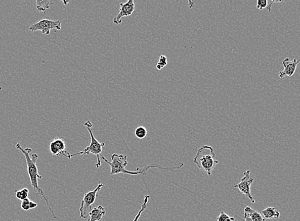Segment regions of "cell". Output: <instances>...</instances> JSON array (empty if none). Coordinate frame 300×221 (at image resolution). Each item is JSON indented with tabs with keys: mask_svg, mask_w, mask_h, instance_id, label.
<instances>
[{
	"mask_svg": "<svg viewBox=\"0 0 300 221\" xmlns=\"http://www.w3.org/2000/svg\"><path fill=\"white\" fill-rule=\"evenodd\" d=\"M16 148L17 149L20 150L24 155V157H25L27 167H28V173L29 177H30L31 186H32L34 191L35 192L36 195H40L41 197L45 199L46 205H47L49 210L52 213L53 217L57 218V217L54 214L53 211L51 209L48 199L46 197L42 189L38 186V179H42V177L40 175H39L37 166H36V161H37L38 158V154H32L31 155L32 149L29 147L24 149L19 143L16 144Z\"/></svg>",
	"mask_w": 300,
	"mask_h": 221,
	"instance_id": "cell-1",
	"label": "cell"
},
{
	"mask_svg": "<svg viewBox=\"0 0 300 221\" xmlns=\"http://www.w3.org/2000/svg\"><path fill=\"white\" fill-rule=\"evenodd\" d=\"M101 158L104 160L106 163L108 164L111 167L110 176H114V175L123 174L131 175V176H138V175H145L146 172L149 169L152 168H158V169L164 170V171H173L175 169H180L184 167L182 163H179L177 167H162L158 164L149 165L141 169L140 171L137 172H131L126 170L125 167L128 164L127 156L125 155L113 154L111 157V162H109L107 160L106 157L101 155Z\"/></svg>",
	"mask_w": 300,
	"mask_h": 221,
	"instance_id": "cell-2",
	"label": "cell"
},
{
	"mask_svg": "<svg viewBox=\"0 0 300 221\" xmlns=\"http://www.w3.org/2000/svg\"><path fill=\"white\" fill-rule=\"evenodd\" d=\"M216 154L214 153L213 147L209 145H204L199 148L195 155L193 162L198 167L205 172L209 176H211L212 172L216 169L219 161L215 159Z\"/></svg>",
	"mask_w": 300,
	"mask_h": 221,
	"instance_id": "cell-3",
	"label": "cell"
},
{
	"mask_svg": "<svg viewBox=\"0 0 300 221\" xmlns=\"http://www.w3.org/2000/svg\"><path fill=\"white\" fill-rule=\"evenodd\" d=\"M84 126H86L88 131H89L90 133V137H91V141H90L89 146L85 148L82 151L75 153V154H70V158L79 155H89L90 154L96 155L97 158L96 167L99 168L101 166V158H100V155H101L102 150H103L105 144L104 143H100L94 137V134H93V125L92 123L90 122V121H87V122L84 123Z\"/></svg>",
	"mask_w": 300,
	"mask_h": 221,
	"instance_id": "cell-4",
	"label": "cell"
},
{
	"mask_svg": "<svg viewBox=\"0 0 300 221\" xmlns=\"http://www.w3.org/2000/svg\"><path fill=\"white\" fill-rule=\"evenodd\" d=\"M104 186V184L99 183L94 190L84 194L83 199L81 201V204H80V218H87L89 216L87 214L88 211L92 210V206L96 200L99 191Z\"/></svg>",
	"mask_w": 300,
	"mask_h": 221,
	"instance_id": "cell-5",
	"label": "cell"
},
{
	"mask_svg": "<svg viewBox=\"0 0 300 221\" xmlns=\"http://www.w3.org/2000/svg\"><path fill=\"white\" fill-rule=\"evenodd\" d=\"M61 24H62L61 21H53L45 19L31 25L29 27V30L31 31H40L43 34L49 35L53 29L60 30Z\"/></svg>",
	"mask_w": 300,
	"mask_h": 221,
	"instance_id": "cell-6",
	"label": "cell"
},
{
	"mask_svg": "<svg viewBox=\"0 0 300 221\" xmlns=\"http://www.w3.org/2000/svg\"><path fill=\"white\" fill-rule=\"evenodd\" d=\"M253 181H254V179L250 176V171H247L244 172L243 176L241 179L240 183L234 186V188L238 189L241 193L247 196L252 204L255 203L254 199H253L252 194H251L250 189L251 185H252Z\"/></svg>",
	"mask_w": 300,
	"mask_h": 221,
	"instance_id": "cell-7",
	"label": "cell"
},
{
	"mask_svg": "<svg viewBox=\"0 0 300 221\" xmlns=\"http://www.w3.org/2000/svg\"><path fill=\"white\" fill-rule=\"evenodd\" d=\"M66 149V145L64 140L63 138H55L52 142L50 143V149L51 154L53 156H60L63 155L68 159L70 158V154L68 152Z\"/></svg>",
	"mask_w": 300,
	"mask_h": 221,
	"instance_id": "cell-8",
	"label": "cell"
},
{
	"mask_svg": "<svg viewBox=\"0 0 300 221\" xmlns=\"http://www.w3.org/2000/svg\"><path fill=\"white\" fill-rule=\"evenodd\" d=\"M119 6H120V10L118 15L114 18L113 20L114 24L116 25H119L122 23V18L131 16L135 11V4L134 0H128L125 4L121 3Z\"/></svg>",
	"mask_w": 300,
	"mask_h": 221,
	"instance_id": "cell-9",
	"label": "cell"
},
{
	"mask_svg": "<svg viewBox=\"0 0 300 221\" xmlns=\"http://www.w3.org/2000/svg\"><path fill=\"white\" fill-rule=\"evenodd\" d=\"M300 63V60H297L294 59L291 61L289 58H285L282 63L284 70L279 73V77L280 79H282L284 77H291L296 71L297 65Z\"/></svg>",
	"mask_w": 300,
	"mask_h": 221,
	"instance_id": "cell-10",
	"label": "cell"
},
{
	"mask_svg": "<svg viewBox=\"0 0 300 221\" xmlns=\"http://www.w3.org/2000/svg\"><path fill=\"white\" fill-rule=\"evenodd\" d=\"M105 215H106V210L103 206L99 205L90 211L89 214L90 219L88 221H101Z\"/></svg>",
	"mask_w": 300,
	"mask_h": 221,
	"instance_id": "cell-11",
	"label": "cell"
},
{
	"mask_svg": "<svg viewBox=\"0 0 300 221\" xmlns=\"http://www.w3.org/2000/svg\"><path fill=\"white\" fill-rule=\"evenodd\" d=\"M262 214L265 219H278L279 218L280 213L276 208L274 207H267L262 211Z\"/></svg>",
	"mask_w": 300,
	"mask_h": 221,
	"instance_id": "cell-12",
	"label": "cell"
},
{
	"mask_svg": "<svg viewBox=\"0 0 300 221\" xmlns=\"http://www.w3.org/2000/svg\"><path fill=\"white\" fill-rule=\"evenodd\" d=\"M244 214L248 216L252 221H266L262 213L252 209L250 206H246L244 209Z\"/></svg>",
	"mask_w": 300,
	"mask_h": 221,
	"instance_id": "cell-13",
	"label": "cell"
},
{
	"mask_svg": "<svg viewBox=\"0 0 300 221\" xmlns=\"http://www.w3.org/2000/svg\"><path fill=\"white\" fill-rule=\"evenodd\" d=\"M54 4H55L54 2L48 1V0H43V1H39V0H36V9H37L38 11L43 12L44 13L46 14V10L50 8L51 5H53Z\"/></svg>",
	"mask_w": 300,
	"mask_h": 221,
	"instance_id": "cell-14",
	"label": "cell"
},
{
	"mask_svg": "<svg viewBox=\"0 0 300 221\" xmlns=\"http://www.w3.org/2000/svg\"><path fill=\"white\" fill-rule=\"evenodd\" d=\"M150 198V195H145V198H144L143 203L141 205V209L139 211L138 214L136 215L135 218H134L133 221H138L140 219L141 214H142V213L145 210L146 206H147L148 200Z\"/></svg>",
	"mask_w": 300,
	"mask_h": 221,
	"instance_id": "cell-15",
	"label": "cell"
},
{
	"mask_svg": "<svg viewBox=\"0 0 300 221\" xmlns=\"http://www.w3.org/2000/svg\"><path fill=\"white\" fill-rule=\"evenodd\" d=\"M147 130L144 126H139L135 130L136 137L139 139H143L147 135Z\"/></svg>",
	"mask_w": 300,
	"mask_h": 221,
	"instance_id": "cell-16",
	"label": "cell"
},
{
	"mask_svg": "<svg viewBox=\"0 0 300 221\" xmlns=\"http://www.w3.org/2000/svg\"><path fill=\"white\" fill-rule=\"evenodd\" d=\"M29 190L27 188H24L21 190L16 191V196L19 200L23 201L28 198Z\"/></svg>",
	"mask_w": 300,
	"mask_h": 221,
	"instance_id": "cell-17",
	"label": "cell"
},
{
	"mask_svg": "<svg viewBox=\"0 0 300 221\" xmlns=\"http://www.w3.org/2000/svg\"><path fill=\"white\" fill-rule=\"evenodd\" d=\"M167 65V58L165 56H161L159 58V62L157 64V69L158 70H162L163 68L166 67Z\"/></svg>",
	"mask_w": 300,
	"mask_h": 221,
	"instance_id": "cell-18",
	"label": "cell"
},
{
	"mask_svg": "<svg viewBox=\"0 0 300 221\" xmlns=\"http://www.w3.org/2000/svg\"><path fill=\"white\" fill-rule=\"evenodd\" d=\"M217 221H235V218L230 217L225 212H221L217 218Z\"/></svg>",
	"mask_w": 300,
	"mask_h": 221,
	"instance_id": "cell-19",
	"label": "cell"
},
{
	"mask_svg": "<svg viewBox=\"0 0 300 221\" xmlns=\"http://www.w3.org/2000/svg\"><path fill=\"white\" fill-rule=\"evenodd\" d=\"M268 5V0H258L257 2V6H256V8L260 10V11H262L263 9L265 8L267 9Z\"/></svg>",
	"mask_w": 300,
	"mask_h": 221,
	"instance_id": "cell-20",
	"label": "cell"
},
{
	"mask_svg": "<svg viewBox=\"0 0 300 221\" xmlns=\"http://www.w3.org/2000/svg\"><path fill=\"white\" fill-rule=\"evenodd\" d=\"M30 199L26 198L25 200L22 201L21 202V208L24 210H29L30 209Z\"/></svg>",
	"mask_w": 300,
	"mask_h": 221,
	"instance_id": "cell-21",
	"label": "cell"
},
{
	"mask_svg": "<svg viewBox=\"0 0 300 221\" xmlns=\"http://www.w3.org/2000/svg\"><path fill=\"white\" fill-rule=\"evenodd\" d=\"M280 2H281V1H270V2H268V7H267V11L269 12H271V11H272V7L273 6V4H279L280 3Z\"/></svg>",
	"mask_w": 300,
	"mask_h": 221,
	"instance_id": "cell-22",
	"label": "cell"
},
{
	"mask_svg": "<svg viewBox=\"0 0 300 221\" xmlns=\"http://www.w3.org/2000/svg\"><path fill=\"white\" fill-rule=\"evenodd\" d=\"M37 206V203L34 202L33 201H30V209H33Z\"/></svg>",
	"mask_w": 300,
	"mask_h": 221,
	"instance_id": "cell-23",
	"label": "cell"
},
{
	"mask_svg": "<svg viewBox=\"0 0 300 221\" xmlns=\"http://www.w3.org/2000/svg\"><path fill=\"white\" fill-rule=\"evenodd\" d=\"M243 217L244 219H245V220L244 221H252V219H251V218L249 217H248V216H247V215L244 214Z\"/></svg>",
	"mask_w": 300,
	"mask_h": 221,
	"instance_id": "cell-24",
	"label": "cell"
},
{
	"mask_svg": "<svg viewBox=\"0 0 300 221\" xmlns=\"http://www.w3.org/2000/svg\"><path fill=\"white\" fill-rule=\"evenodd\" d=\"M16 221H18V220H16Z\"/></svg>",
	"mask_w": 300,
	"mask_h": 221,
	"instance_id": "cell-25",
	"label": "cell"
}]
</instances>
